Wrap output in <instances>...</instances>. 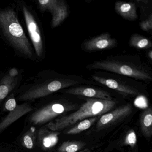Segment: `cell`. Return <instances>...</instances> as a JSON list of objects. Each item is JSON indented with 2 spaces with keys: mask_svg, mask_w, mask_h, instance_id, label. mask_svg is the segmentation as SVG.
<instances>
[{
  "mask_svg": "<svg viewBox=\"0 0 152 152\" xmlns=\"http://www.w3.org/2000/svg\"><path fill=\"white\" fill-rule=\"evenodd\" d=\"M58 132L52 131L46 126L41 127L37 130V143L44 150H48L54 147L58 142Z\"/></svg>",
  "mask_w": 152,
  "mask_h": 152,
  "instance_id": "10",
  "label": "cell"
},
{
  "mask_svg": "<svg viewBox=\"0 0 152 152\" xmlns=\"http://www.w3.org/2000/svg\"><path fill=\"white\" fill-rule=\"evenodd\" d=\"M37 130L36 127L31 126L23 134L20 138V142L24 148L30 150L34 148L37 143Z\"/></svg>",
  "mask_w": 152,
  "mask_h": 152,
  "instance_id": "16",
  "label": "cell"
},
{
  "mask_svg": "<svg viewBox=\"0 0 152 152\" xmlns=\"http://www.w3.org/2000/svg\"><path fill=\"white\" fill-rule=\"evenodd\" d=\"M67 94L83 96L97 99L112 100V96L108 92L101 90L87 87H77L69 89L65 91Z\"/></svg>",
  "mask_w": 152,
  "mask_h": 152,
  "instance_id": "12",
  "label": "cell"
},
{
  "mask_svg": "<svg viewBox=\"0 0 152 152\" xmlns=\"http://www.w3.org/2000/svg\"><path fill=\"white\" fill-rule=\"evenodd\" d=\"M117 101L89 99L77 111L58 117L45 126L52 131L58 132L74 125L79 121L89 117H97L108 113L114 107Z\"/></svg>",
  "mask_w": 152,
  "mask_h": 152,
  "instance_id": "3",
  "label": "cell"
},
{
  "mask_svg": "<svg viewBox=\"0 0 152 152\" xmlns=\"http://www.w3.org/2000/svg\"><path fill=\"white\" fill-rule=\"evenodd\" d=\"M145 22L149 30L151 31L152 29V15L151 14Z\"/></svg>",
  "mask_w": 152,
  "mask_h": 152,
  "instance_id": "25",
  "label": "cell"
},
{
  "mask_svg": "<svg viewBox=\"0 0 152 152\" xmlns=\"http://www.w3.org/2000/svg\"><path fill=\"white\" fill-rule=\"evenodd\" d=\"M22 73L17 77H12L7 73L0 80V104L12 92H15L21 84Z\"/></svg>",
  "mask_w": 152,
  "mask_h": 152,
  "instance_id": "11",
  "label": "cell"
},
{
  "mask_svg": "<svg viewBox=\"0 0 152 152\" xmlns=\"http://www.w3.org/2000/svg\"><path fill=\"white\" fill-rule=\"evenodd\" d=\"M97 119V117H91L81 121L79 124L68 130L65 134L66 135H74L89 129Z\"/></svg>",
  "mask_w": 152,
  "mask_h": 152,
  "instance_id": "19",
  "label": "cell"
},
{
  "mask_svg": "<svg viewBox=\"0 0 152 152\" xmlns=\"http://www.w3.org/2000/svg\"><path fill=\"white\" fill-rule=\"evenodd\" d=\"M141 131L145 137L150 138L152 134V110L147 109L141 115L140 119Z\"/></svg>",
  "mask_w": 152,
  "mask_h": 152,
  "instance_id": "17",
  "label": "cell"
},
{
  "mask_svg": "<svg viewBox=\"0 0 152 152\" xmlns=\"http://www.w3.org/2000/svg\"><path fill=\"white\" fill-rule=\"evenodd\" d=\"M74 105L68 104L62 101L46 102L41 101L27 117L29 125L41 126L48 124L65 113L73 109Z\"/></svg>",
  "mask_w": 152,
  "mask_h": 152,
  "instance_id": "5",
  "label": "cell"
},
{
  "mask_svg": "<svg viewBox=\"0 0 152 152\" xmlns=\"http://www.w3.org/2000/svg\"><path fill=\"white\" fill-rule=\"evenodd\" d=\"M34 108V107L28 102L18 104L15 110L9 112V113L0 121V134L18 119L31 113Z\"/></svg>",
  "mask_w": 152,
  "mask_h": 152,
  "instance_id": "8",
  "label": "cell"
},
{
  "mask_svg": "<svg viewBox=\"0 0 152 152\" xmlns=\"http://www.w3.org/2000/svg\"><path fill=\"white\" fill-rule=\"evenodd\" d=\"M137 138L136 133L133 130H130L125 137L124 144L133 148L137 143Z\"/></svg>",
  "mask_w": 152,
  "mask_h": 152,
  "instance_id": "23",
  "label": "cell"
},
{
  "mask_svg": "<svg viewBox=\"0 0 152 152\" xmlns=\"http://www.w3.org/2000/svg\"><path fill=\"white\" fill-rule=\"evenodd\" d=\"M116 44L115 40L111 38L109 34L104 33L86 41L84 47L88 51H95L111 48Z\"/></svg>",
  "mask_w": 152,
  "mask_h": 152,
  "instance_id": "9",
  "label": "cell"
},
{
  "mask_svg": "<svg viewBox=\"0 0 152 152\" xmlns=\"http://www.w3.org/2000/svg\"><path fill=\"white\" fill-rule=\"evenodd\" d=\"M148 57H149V58H150V59L151 60V59H152V51H151V50L148 52Z\"/></svg>",
  "mask_w": 152,
  "mask_h": 152,
  "instance_id": "28",
  "label": "cell"
},
{
  "mask_svg": "<svg viewBox=\"0 0 152 152\" xmlns=\"http://www.w3.org/2000/svg\"><path fill=\"white\" fill-rule=\"evenodd\" d=\"M50 14L52 15L51 27L55 28L59 26L68 16L67 7L64 1L58 0L57 4Z\"/></svg>",
  "mask_w": 152,
  "mask_h": 152,
  "instance_id": "15",
  "label": "cell"
},
{
  "mask_svg": "<svg viewBox=\"0 0 152 152\" xmlns=\"http://www.w3.org/2000/svg\"><path fill=\"white\" fill-rule=\"evenodd\" d=\"M115 9L117 14L127 20H134L137 18L136 5L132 2L117 1Z\"/></svg>",
  "mask_w": 152,
  "mask_h": 152,
  "instance_id": "14",
  "label": "cell"
},
{
  "mask_svg": "<svg viewBox=\"0 0 152 152\" xmlns=\"http://www.w3.org/2000/svg\"><path fill=\"white\" fill-rule=\"evenodd\" d=\"M85 145V143L82 141H64L58 148L57 152H77L83 148Z\"/></svg>",
  "mask_w": 152,
  "mask_h": 152,
  "instance_id": "20",
  "label": "cell"
},
{
  "mask_svg": "<svg viewBox=\"0 0 152 152\" xmlns=\"http://www.w3.org/2000/svg\"><path fill=\"white\" fill-rule=\"evenodd\" d=\"M10 76L12 77H16L22 74V72H19L18 69L16 68H12L10 69L7 73Z\"/></svg>",
  "mask_w": 152,
  "mask_h": 152,
  "instance_id": "24",
  "label": "cell"
},
{
  "mask_svg": "<svg viewBox=\"0 0 152 152\" xmlns=\"http://www.w3.org/2000/svg\"><path fill=\"white\" fill-rule=\"evenodd\" d=\"M17 5L23 17L36 58L38 61H42L45 57V42L39 19L32 7L26 2L18 1Z\"/></svg>",
  "mask_w": 152,
  "mask_h": 152,
  "instance_id": "4",
  "label": "cell"
},
{
  "mask_svg": "<svg viewBox=\"0 0 152 152\" xmlns=\"http://www.w3.org/2000/svg\"><path fill=\"white\" fill-rule=\"evenodd\" d=\"M132 109L131 105L128 104L118 107L112 112L102 115L97 124V129H101L121 120L129 115Z\"/></svg>",
  "mask_w": 152,
  "mask_h": 152,
  "instance_id": "7",
  "label": "cell"
},
{
  "mask_svg": "<svg viewBox=\"0 0 152 152\" xmlns=\"http://www.w3.org/2000/svg\"><path fill=\"white\" fill-rule=\"evenodd\" d=\"M77 152H92L91 151L90 149H88V148H86V149H83V150H80V151H78Z\"/></svg>",
  "mask_w": 152,
  "mask_h": 152,
  "instance_id": "27",
  "label": "cell"
},
{
  "mask_svg": "<svg viewBox=\"0 0 152 152\" xmlns=\"http://www.w3.org/2000/svg\"><path fill=\"white\" fill-rule=\"evenodd\" d=\"M91 68L105 70L137 80H151L149 74L143 69L132 65L114 60L96 61L91 65Z\"/></svg>",
  "mask_w": 152,
  "mask_h": 152,
  "instance_id": "6",
  "label": "cell"
},
{
  "mask_svg": "<svg viewBox=\"0 0 152 152\" xmlns=\"http://www.w3.org/2000/svg\"><path fill=\"white\" fill-rule=\"evenodd\" d=\"M0 34L17 56L38 62L32 45L20 23L16 12L10 7L0 8Z\"/></svg>",
  "mask_w": 152,
  "mask_h": 152,
  "instance_id": "1",
  "label": "cell"
},
{
  "mask_svg": "<svg viewBox=\"0 0 152 152\" xmlns=\"http://www.w3.org/2000/svg\"><path fill=\"white\" fill-rule=\"evenodd\" d=\"M93 79L96 81L106 86L107 88L117 91L125 95H136L138 93L137 91L132 87L119 82L113 79L97 76H93Z\"/></svg>",
  "mask_w": 152,
  "mask_h": 152,
  "instance_id": "13",
  "label": "cell"
},
{
  "mask_svg": "<svg viewBox=\"0 0 152 152\" xmlns=\"http://www.w3.org/2000/svg\"><path fill=\"white\" fill-rule=\"evenodd\" d=\"M18 104L16 99L15 92L11 93L5 99L3 105V110L10 112L16 108Z\"/></svg>",
  "mask_w": 152,
  "mask_h": 152,
  "instance_id": "22",
  "label": "cell"
},
{
  "mask_svg": "<svg viewBox=\"0 0 152 152\" xmlns=\"http://www.w3.org/2000/svg\"><path fill=\"white\" fill-rule=\"evenodd\" d=\"M129 44L131 47L139 49H146L152 47V42L149 39L137 34L131 37Z\"/></svg>",
  "mask_w": 152,
  "mask_h": 152,
  "instance_id": "18",
  "label": "cell"
},
{
  "mask_svg": "<svg viewBox=\"0 0 152 152\" xmlns=\"http://www.w3.org/2000/svg\"><path fill=\"white\" fill-rule=\"evenodd\" d=\"M140 28L145 31H150L148 26H147L146 25L145 21H143L140 23Z\"/></svg>",
  "mask_w": 152,
  "mask_h": 152,
  "instance_id": "26",
  "label": "cell"
},
{
  "mask_svg": "<svg viewBox=\"0 0 152 152\" xmlns=\"http://www.w3.org/2000/svg\"><path fill=\"white\" fill-rule=\"evenodd\" d=\"M58 0H39L35 1L39 10L42 13L51 11L55 8Z\"/></svg>",
  "mask_w": 152,
  "mask_h": 152,
  "instance_id": "21",
  "label": "cell"
},
{
  "mask_svg": "<svg viewBox=\"0 0 152 152\" xmlns=\"http://www.w3.org/2000/svg\"><path fill=\"white\" fill-rule=\"evenodd\" d=\"M78 83L73 80L53 77L49 71H41L21 84L14 92L16 100L29 102Z\"/></svg>",
  "mask_w": 152,
  "mask_h": 152,
  "instance_id": "2",
  "label": "cell"
}]
</instances>
